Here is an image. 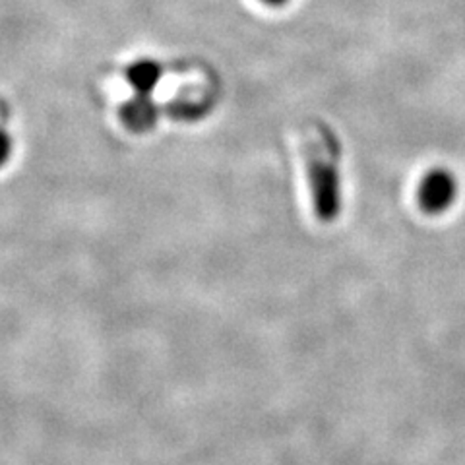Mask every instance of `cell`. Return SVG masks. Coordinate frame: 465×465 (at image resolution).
<instances>
[{
  "label": "cell",
  "mask_w": 465,
  "mask_h": 465,
  "mask_svg": "<svg viewBox=\"0 0 465 465\" xmlns=\"http://www.w3.org/2000/svg\"><path fill=\"white\" fill-rule=\"evenodd\" d=\"M340 143L328 128L316 126L304 140V162L312 193V206L320 222L331 223L341 212Z\"/></svg>",
  "instance_id": "1"
},
{
  "label": "cell",
  "mask_w": 465,
  "mask_h": 465,
  "mask_svg": "<svg viewBox=\"0 0 465 465\" xmlns=\"http://www.w3.org/2000/svg\"><path fill=\"white\" fill-rule=\"evenodd\" d=\"M458 194L454 174L446 169H432L419 186V203L427 213H442L452 206Z\"/></svg>",
  "instance_id": "2"
},
{
  "label": "cell",
  "mask_w": 465,
  "mask_h": 465,
  "mask_svg": "<svg viewBox=\"0 0 465 465\" xmlns=\"http://www.w3.org/2000/svg\"><path fill=\"white\" fill-rule=\"evenodd\" d=\"M121 119L133 133H148L157 123V107L150 95H136L121 109Z\"/></svg>",
  "instance_id": "3"
},
{
  "label": "cell",
  "mask_w": 465,
  "mask_h": 465,
  "mask_svg": "<svg viewBox=\"0 0 465 465\" xmlns=\"http://www.w3.org/2000/svg\"><path fill=\"white\" fill-rule=\"evenodd\" d=\"M126 76L130 85L136 90V95H150L162 78V66L153 61H140L128 68Z\"/></svg>",
  "instance_id": "4"
},
{
  "label": "cell",
  "mask_w": 465,
  "mask_h": 465,
  "mask_svg": "<svg viewBox=\"0 0 465 465\" xmlns=\"http://www.w3.org/2000/svg\"><path fill=\"white\" fill-rule=\"evenodd\" d=\"M10 153H12V142L5 133H0V167L8 162Z\"/></svg>",
  "instance_id": "5"
},
{
  "label": "cell",
  "mask_w": 465,
  "mask_h": 465,
  "mask_svg": "<svg viewBox=\"0 0 465 465\" xmlns=\"http://www.w3.org/2000/svg\"><path fill=\"white\" fill-rule=\"evenodd\" d=\"M262 3H266L270 6H283L287 0H262Z\"/></svg>",
  "instance_id": "6"
}]
</instances>
